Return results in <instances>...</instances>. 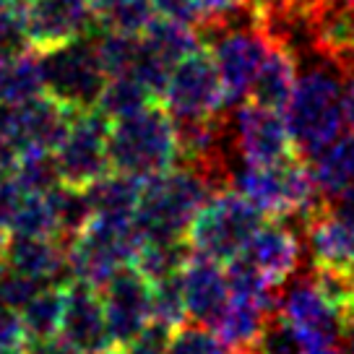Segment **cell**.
<instances>
[{"instance_id": "cell-1", "label": "cell", "mask_w": 354, "mask_h": 354, "mask_svg": "<svg viewBox=\"0 0 354 354\" xmlns=\"http://www.w3.org/2000/svg\"><path fill=\"white\" fill-rule=\"evenodd\" d=\"M297 66L299 73L284 107V120L289 125L297 156L310 159L333 144L346 125L344 94L349 68L326 55L297 60Z\"/></svg>"}, {"instance_id": "cell-2", "label": "cell", "mask_w": 354, "mask_h": 354, "mask_svg": "<svg viewBox=\"0 0 354 354\" xmlns=\"http://www.w3.org/2000/svg\"><path fill=\"white\" fill-rule=\"evenodd\" d=\"M214 177L196 165L177 162L169 169L144 180L136 211V227L144 240L188 237L201 206L216 193Z\"/></svg>"}, {"instance_id": "cell-3", "label": "cell", "mask_w": 354, "mask_h": 354, "mask_svg": "<svg viewBox=\"0 0 354 354\" xmlns=\"http://www.w3.org/2000/svg\"><path fill=\"white\" fill-rule=\"evenodd\" d=\"M230 188L243 193L266 214V219H289L297 216L305 221L313 211L328 203L318 193L310 167L302 156H292L279 165H240L230 172Z\"/></svg>"}, {"instance_id": "cell-4", "label": "cell", "mask_w": 354, "mask_h": 354, "mask_svg": "<svg viewBox=\"0 0 354 354\" xmlns=\"http://www.w3.org/2000/svg\"><path fill=\"white\" fill-rule=\"evenodd\" d=\"M107 151L112 169L138 180L165 172L177 165V136L172 115L159 102H154L128 118L112 120Z\"/></svg>"}, {"instance_id": "cell-5", "label": "cell", "mask_w": 354, "mask_h": 354, "mask_svg": "<svg viewBox=\"0 0 354 354\" xmlns=\"http://www.w3.org/2000/svg\"><path fill=\"white\" fill-rule=\"evenodd\" d=\"M266 224V214L234 188H221L211 196L188 230V243L196 253L230 263L240 255L255 232Z\"/></svg>"}, {"instance_id": "cell-6", "label": "cell", "mask_w": 354, "mask_h": 354, "mask_svg": "<svg viewBox=\"0 0 354 354\" xmlns=\"http://www.w3.org/2000/svg\"><path fill=\"white\" fill-rule=\"evenodd\" d=\"M37 53L42 66L44 94L66 104L68 110L97 107L102 88L107 84V71L102 66L91 34Z\"/></svg>"}, {"instance_id": "cell-7", "label": "cell", "mask_w": 354, "mask_h": 354, "mask_svg": "<svg viewBox=\"0 0 354 354\" xmlns=\"http://www.w3.org/2000/svg\"><path fill=\"white\" fill-rule=\"evenodd\" d=\"M144 237L133 221H88L84 232L68 243L71 279L102 289L122 266H131Z\"/></svg>"}, {"instance_id": "cell-8", "label": "cell", "mask_w": 354, "mask_h": 354, "mask_svg": "<svg viewBox=\"0 0 354 354\" xmlns=\"http://www.w3.org/2000/svg\"><path fill=\"white\" fill-rule=\"evenodd\" d=\"M159 104L172 120H206L221 115L227 100L211 50L198 47L172 68Z\"/></svg>"}, {"instance_id": "cell-9", "label": "cell", "mask_w": 354, "mask_h": 354, "mask_svg": "<svg viewBox=\"0 0 354 354\" xmlns=\"http://www.w3.org/2000/svg\"><path fill=\"white\" fill-rule=\"evenodd\" d=\"M112 120L97 107L76 110L66 138L55 149V165L60 183L73 188H88L94 180L110 172V138Z\"/></svg>"}, {"instance_id": "cell-10", "label": "cell", "mask_w": 354, "mask_h": 354, "mask_svg": "<svg viewBox=\"0 0 354 354\" xmlns=\"http://www.w3.org/2000/svg\"><path fill=\"white\" fill-rule=\"evenodd\" d=\"M271 47H274V39L268 37V32L261 24L230 29L206 44V50H211L216 71L221 76L227 107H237L240 102L248 100L255 73L263 66Z\"/></svg>"}, {"instance_id": "cell-11", "label": "cell", "mask_w": 354, "mask_h": 354, "mask_svg": "<svg viewBox=\"0 0 354 354\" xmlns=\"http://www.w3.org/2000/svg\"><path fill=\"white\" fill-rule=\"evenodd\" d=\"M230 131L234 151L248 165H279L297 156L281 110H271L250 100L240 102L234 107Z\"/></svg>"}, {"instance_id": "cell-12", "label": "cell", "mask_w": 354, "mask_h": 354, "mask_svg": "<svg viewBox=\"0 0 354 354\" xmlns=\"http://www.w3.org/2000/svg\"><path fill=\"white\" fill-rule=\"evenodd\" d=\"M100 292L112 349L118 352L151 323V281L136 266H122Z\"/></svg>"}, {"instance_id": "cell-13", "label": "cell", "mask_w": 354, "mask_h": 354, "mask_svg": "<svg viewBox=\"0 0 354 354\" xmlns=\"http://www.w3.org/2000/svg\"><path fill=\"white\" fill-rule=\"evenodd\" d=\"M60 336L84 354L112 352V339L100 289L84 284V281H76V279L68 281Z\"/></svg>"}, {"instance_id": "cell-14", "label": "cell", "mask_w": 354, "mask_h": 354, "mask_svg": "<svg viewBox=\"0 0 354 354\" xmlns=\"http://www.w3.org/2000/svg\"><path fill=\"white\" fill-rule=\"evenodd\" d=\"M94 19L97 11L88 0H24V21L34 50L84 37Z\"/></svg>"}, {"instance_id": "cell-15", "label": "cell", "mask_w": 354, "mask_h": 354, "mask_svg": "<svg viewBox=\"0 0 354 354\" xmlns=\"http://www.w3.org/2000/svg\"><path fill=\"white\" fill-rule=\"evenodd\" d=\"M279 313L297 326L305 339L342 342V313L331 305L313 277L292 281L289 289L279 292Z\"/></svg>"}, {"instance_id": "cell-16", "label": "cell", "mask_w": 354, "mask_h": 354, "mask_svg": "<svg viewBox=\"0 0 354 354\" xmlns=\"http://www.w3.org/2000/svg\"><path fill=\"white\" fill-rule=\"evenodd\" d=\"M240 255L268 284L281 289L297 274L302 250L297 232L289 227L287 219H266V224L255 232V237Z\"/></svg>"}, {"instance_id": "cell-17", "label": "cell", "mask_w": 354, "mask_h": 354, "mask_svg": "<svg viewBox=\"0 0 354 354\" xmlns=\"http://www.w3.org/2000/svg\"><path fill=\"white\" fill-rule=\"evenodd\" d=\"M183 287L188 302V321L203 326H214L224 305L232 297L227 263L196 250L190 253L188 263L183 268Z\"/></svg>"}, {"instance_id": "cell-18", "label": "cell", "mask_w": 354, "mask_h": 354, "mask_svg": "<svg viewBox=\"0 0 354 354\" xmlns=\"http://www.w3.org/2000/svg\"><path fill=\"white\" fill-rule=\"evenodd\" d=\"M73 112L66 104L53 100L50 94H39L26 104L16 107V125H13V138L21 149L26 151H50L55 154L60 141L66 138Z\"/></svg>"}, {"instance_id": "cell-19", "label": "cell", "mask_w": 354, "mask_h": 354, "mask_svg": "<svg viewBox=\"0 0 354 354\" xmlns=\"http://www.w3.org/2000/svg\"><path fill=\"white\" fill-rule=\"evenodd\" d=\"M3 263L16 268L19 274L32 279L37 284H68L71 268H68V248L55 237H6Z\"/></svg>"}, {"instance_id": "cell-20", "label": "cell", "mask_w": 354, "mask_h": 354, "mask_svg": "<svg viewBox=\"0 0 354 354\" xmlns=\"http://www.w3.org/2000/svg\"><path fill=\"white\" fill-rule=\"evenodd\" d=\"M313 263L354 266V219L344 216L331 203H323L302 221Z\"/></svg>"}, {"instance_id": "cell-21", "label": "cell", "mask_w": 354, "mask_h": 354, "mask_svg": "<svg viewBox=\"0 0 354 354\" xmlns=\"http://www.w3.org/2000/svg\"><path fill=\"white\" fill-rule=\"evenodd\" d=\"M313 32L318 53L354 68V0H315Z\"/></svg>"}, {"instance_id": "cell-22", "label": "cell", "mask_w": 354, "mask_h": 354, "mask_svg": "<svg viewBox=\"0 0 354 354\" xmlns=\"http://www.w3.org/2000/svg\"><path fill=\"white\" fill-rule=\"evenodd\" d=\"M274 310L277 308H271L268 302L232 295L211 328L216 331V336H219L230 349L245 352V349L253 346V342L258 339L261 328H263V323L268 321V315H271Z\"/></svg>"}, {"instance_id": "cell-23", "label": "cell", "mask_w": 354, "mask_h": 354, "mask_svg": "<svg viewBox=\"0 0 354 354\" xmlns=\"http://www.w3.org/2000/svg\"><path fill=\"white\" fill-rule=\"evenodd\" d=\"M141 188H144V180L138 177L118 172V169L104 172L86 188L94 216L110 221H133L141 201Z\"/></svg>"}, {"instance_id": "cell-24", "label": "cell", "mask_w": 354, "mask_h": 354, "mask_svg": "<svg viewBox=\"0 0 354 354\" xmlns=\"http://www.w3.org/2000/svg\"><path fill=\"white\" fill-rule=\"evenodd\" d=\"M297 57L292 55L289 50H284V47L274 44L271 53L266 55L263 66L258 68V73H255L248 100L255 102V104H263V107H271V110L284 112L289 97H292L295 81H297Z\"/></svg>"}, {"instance_id": "cell-25", "label": "cell", "mask_w": 354, "mask_h": 354, "mask_svg": "<svg viewBox=\"0 0 354 354\" xmlns=\"http://www.w3.org/2000/svg\"><path fill=\"white\" fill-rule=\"evenodd\" d=\"M310 175L323 201L331 203L354 183V133L339 136L333 144L321 149L315 156L305 159Z\"/></svg>"}, {"instance_id": "cell-26", "label": "cell", "mask_w": 354, "mask_h": 354, "mask_svg": "<svg viewBox=\"0 0 354 354\" xmlns=\"http://www.w3.org/2000/svg\"><path fill=\"white\" fill-rule=\"evenodd\" d=\"M39 94H44V78L37 50L0 60V102L3 104L19 107Z\"/></svg>"}, {"instance_id": "cell-27", "label": "cell", "mask_w": 354, "mask_h": 354, "mask_svg": "<svg viewBox=\"0 0 354 354\" xmlns=\"http://www.w3.org/2000/svg\"><path fill=\"white\" fill-rule=\"evenodd\" d=\"M63 299H66V284H44L34 292V297L24 305L21 313L26 342H42L60 333L63 321Z\"/></svg>"}, {"instance_id": "cell-28", "label": "cell", "mask_w": 354, "mask_h": 354, "mask_svg": "<svg viewBox=\"0 0 354 354\" xmlns=\"http://www.w3.org/2000/svg\"><path fill=\"white\" fill-rule=\"evenodd\" d=\"M50 206H53V216H55V237L66 245L78 237L88 227V221L94 219V209L88 201L86 188H73L60 183L47 193Z\"/></svg>"}, {"instance_id": "cell-29", "label": "cell", "mask_w": 354, "mask_h": 354, "mask_svg": "<svg viewBox=\"0 0 354 354\" xmlns=\"http://www.w3.org/2000/svg\"><path fill=\"white\" fill-rule=\"evenodd\" d=\"M190 248L188 237H169V240H144L138 245V253L133 258V263L149 281H159L172 274H183V268L188 263Z\"/></svg>"}, {"instance_id": "cell-30", "label": "cell", "mask_w": 354, "mask_h": 354, "mask_svg": "<svg viewBox=\"0 0 354 354\" xmlns=\"http://www.w3.org/2000/svg\"><path fill=\"white\" fill-rule=\"evenodd\" d=\"M141 37H144V42L154 50L156 55L172 68L183 57H188L190 53H196L198 47H203L193 24L175 21V19H167V16H156L151 26Z\"/></svg>"}, {"instance_id": "cell-31", "label": "cell", "mask_w": 354, "mask_h": 354, "mask_svg": "<svg viewBox=\"0 0 354 354\" xmlns=\"http://www.w3.org/2000/svg\"><path fill=\"white\" fill-rule=\"evenodd\" d=\"M154 102V94L133 73H118V76H107V84L97 100V110L104 112L110 120H120Z\"/></svg>"}, {"instance_id": "cell-32", "label": "cell", "mask_w": 354, "mask_h": 354, "mask_svg": "<svg viewBox=\"0 0 354 354\" xmlns=\"http://www.w3.org/2000/svg\"><path fill=\"white\" fill-rule=\"evenodd\" d=\"M11 175L24 196H44L55 185H60L55 154H50V151H26V154H21Z\"/></svg>"}, {"instance_id": "cell-33", "label": "cell", "mask_w": 354, "mask_h": 354, "mask_svg": "<svg viewBox=\"0 0 354 354\" xmlns=\"http://www.w3.org/2000/svg\"><path fill=\"white\" fill-rule=\"evenodd\" d=\"M151 321L165 323L169 328L188 323L183 274H172V277H165L159 281H151Z\"/></svg>"}, {"instance_id": "cell-34", "label": "cell", "mask_w": 354, "mask_h": 354, "mask_svg": "<svg viewBox=\"0 0 354 354\" xmlns=\"http://www.w3.org/2000/svg\"><path fill=\"white\" fill-rule=\"evenodd\" d=\"M302 352H305L302 333L279 310H274L268 315V321L263 323V328H261L258 339L253 342V346L245 349V354H302Z\"/></svg>"}, {"instance_id": "cell-35", "label": "cell", "mask_w": 354, "mask_h": 354, "mask_svg": "<svg viewBox=\"0 0 354 354\" xmlns=\"http://www.w3.org/2000/svg\"><path fill=\"white\" fill-rule=\"evenodd\" d=\"M8 234L19 237H55V216L47 193L44 196H24ZM57 240V237H55Z\"/></svg>"}, {"instance_id": "cell-36", "label": "cell", "mask_w": 354, "mask_h": 354, "mask_svg": "<svg viewBox=\"0 0 354 354\" xmlns=\"http://www.w3.org/2000/svg\"><path fill=\"white\" fill-rule=\"evenodd\" d=\"M156 16L159 13L151 6V0H118L110 8L97 13V21L122 34H144Z\"/></svg>"}, {"instance_id": "cell-37", "label": "cell", "mask_w": 354, "mask_h": 354, "mask_svg": "<svg viewBox=\"0 0 354 354\" xmlns=\"http://www.w3.org/2000/svg\"><path fill=\"white\" fill-rule=\"evenodd\" d=\"M167 354H237L221 342L216 331L203 323H183L169 336Z\"/></svg>"}, {"instance_id": "cell-38", "label": "cell", "mask_w": 354, "mask_h": 354, "mask_svg": "<svg viewBox=\"0 0 354 354\" xmlns=\"http://www.w3.org/2000/svg\"><path fill=\"white\" fill-rule=\"evenodd\" d=\"M34 50L26 21H24V0H13V6L0 16V60Z\"/></svg>"}, {"instance_id": "cell-39", "label": "cell", "mask_w": 354, "mask_h": 354, "mask_svg": "<svg viewBox=\"0 0 354 354\" xmlns=\"http://www.w3.org/2000/svg\"><path fill=\"white\" fill-rule=\"evenodd\" d=\"M42 287L32 279H26L24 274H19L16 268H11L8 263L0 261V302L11 305V308L21 310L29 299L34 297V292Z\"/></svg>"}, {"instance_id": "cell-40", "label": "cell", "mask_w": 354, "mask_h": 354, "mask_svg": "<svg viewBox=\"0 0 354 354\" xmlns=\"http://www.w3.org/2000/svg\"><path fill=\"white\" fill-rule=\"evenodd\" d=\"M172 331L175 328H169L165 323L151 321L133 342H128L122 349H118V354H167Z\"/></svg>"}, {"instance_id": "cell-41", "label": "cell", "mask_w": 354, "mask_h": 354, "mask_svg": "<svg viewBox=\"0 0 354 354\" xmlns=\"http://www.w3.org/2000/svg\"><path fill=\"white\" fill-rule=\"evenodd\" d=\"M11 346H26V331L21 313L0 302V349H11Z\"/></svg>"}, {"instance_id": "cell-42", "label": "cell", "mask_w": 354, "mask_h": 354, "mask_svg": "<svg viewBox=\"0 0 354 354\" xmlns=\"http://www.w3.org/2000/svg\"><path fill=\"white\" fill-rule=\"evenodd\" d=\"M21 198H24V193H21V188L16 185V180H13L11 172L0 175V232L8 234L11 221H13V216H16V209H19Z\"/></svg>"}, {"instance_id": "cell-43", "label": "cell", "mask_w": 354, "mask_h": 354, "mask_svg": "<svg viewBox=\"0 0 354 354\" xmlns=\"http://www.w3.org/2000/svg\"><path fill=\"white\" fill-rule=\"evenodd\" d=\"M151 6L156 8L159 16L175 19V21L193 24V26L201 21V11L196 0H151Z\"/></svg>"}, {"instance_id": "cell-44", "label": "cell", "mask_w": 354, "mask_h": 354, "mask_svg": "<svg viewBox=\"0 0 354 354\" xmlns=\"http://www.w3.org/2000/svg\"><path fill=\"white\" fill-rule=\"evenodd\" d=\"M26 354H84L78 352L71 342H66L60 333L57 336H50V339H42V342H26Z\"/></svg>"}, {"instance_id": "cell-45", "label": "cell", "mask_w": 354, "mask_h": 354, "mask_svg": "<svg viewBox=\"0 0 354 354\" xmlns=\"http://www.w3.org/2000/svg\"><path fill=\"white\" fill-rule=\"evenodd\" d=\"M19 159H21V149L16 144V138H13L11 133L0 131V175L13 172V167L19 165Z\"/></svg>"}, {"instance_id": "cell-46", "label": "cell", "mask_w": 354, "mask_h": 354, "mask_svg": "<svg viewBox=\"0 0 354 354\" xmlns=\"http://www.w3.org/2000/svg\"><path fill=\"white\" fill-rule=\"evenodd\" d=\"M342 349L344 354H354V302L342 310Z\"/></svg>"}, {"instance_id": "cell-47", "label": "cell", "mask_w": 354, "mask_h": 354, "mask_svg": "<svg viewBox=\"0 0 354 354\" xmlns=\"http://www.w3.org/2000/svg\"><path fill=\"white\" fill-rule=\"evenodd\" d=\"M344 115H346V125L354 133V68L349 71L346 78V94H344Z\"/></svg>"}, {"instance_id": "cell-48", "label": "cell", "mask_w": 354, "mask_h": 354, "mask_svg": "<svg viewBox=\"0 0 354 354\" xmlns=\"http://www.w3.org/2000/svg\"><path fill=\"white\" fill-rule=\"evenodd\" d=\"M331 206L339 214H344V216H349V219H354V183L349 185V188L344 190L339 198H333L331 201Z\"/></svg>"}, {"instance_id": "cell-49", "label": "cell", "mask_w": 354, "mask_h": 354, "mask_svg": "<svg viewBox=\"0 0 354 354\" xmlns=\"http://www.w3.org/2000/svg\"><path fill=\"white\" fill-rule=\"evenodd\" d=\"M88 3H91V8H94V11L102 13L104 8H110L112 3H118V0H88Z\"/></svg>"}, {"instance_id": "cell-50", "label": "cell", "mask_w": 354, "mask_h": 354, "mask_svg": "<svg viewBox=\"0 0 354 354\" xmlns=\"http://www.w3.org/2000/svg\"><path fill=\"white\" fill-rule=\"evenodd\" d=\"M0 354H26L24 346H11V349H0Z\"/></svg>"}, {"instance_id": "cell-51", "label": "cell", "mask_w": 354, "mask_h": 354, "mask_svg": "<svg viewBox=\"0 0 354 354\" xmlns=\"http://www.w3.org/2000/svg\"><path fill=\"white\" fill-rule=\"evenodd\" d=\"M11 6H13V0H0V16H3V13L8 11Z\"/></svg>"}, {"instance_id": "cell-52", "label": "cell", "mask_w": 354, "mask_h": 354, "mask_svg": "<svg viewBox=\"0 0 354 354\" xmlns=\"http://www.w3.org/2000/svg\"><path fill=\"white\" fill-rule=\"evenodd\" d=\"M6 237H8V234L0 232V261H3V250H6Z\"/></svg>"}, {"instance_id": "cell-53", "label": "cell", "mask_w": 354, "mask_h": 354, "mask_svg": "<svg viewBox=\"0 0 354 354\" xmlns=\"http://www.w3.org/2000/svg\"><path fill=\"white\" fill-rule=\"evenodd\" d=\"M100 354H118V352H115V349H112V352H100Z\"/></svg>"}, {"instance_id": "cell-54", "label": "cell", "mask_w": 354, "mask_h": 354, "mask_svg": "<svg viewBox=\"0 0 354 354\" xmlns=\"http://www.w3.org/2000/svg\"><path fill=\"white\" fill-rule=\"evenodd\" d=\"M352 268H354V266H352Z\"/></svg>"}]
</instances>
